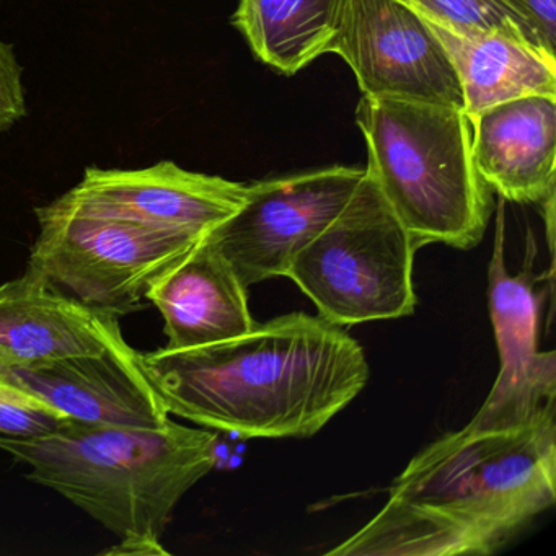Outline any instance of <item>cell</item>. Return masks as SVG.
<instances>
[{
    "mask_svg": "<svg viewBox=\"0 0 556 556\" xmlns=\"http://www.w3.org/2000/svg\"><path fill=\"white\" fill-rule=\"evenodd\" d=\"M406 2L426 21L454 34L497 31V34L522 38L533 47L546 51L535 34L500 0H406Z\"/></svg>",
    "mask_w": 556,
    "mask_h": 556,
    "instance_id": "17",
    "label": "cell"
},
{
    "mask_svg": "<svg viewBox=\"0 0 556 556\" xmlns=\"http://www.w3.org/2000/svg\"><path fill=\"white\" fill-rule=\"evenodd\" d=\"M343 0H239L233 25L255 56L294 76L328 53Z\"/></svg>",
    "mask_w": 556,
    "mask_h": 556,
    "instance_id": "16",
    "label": "cell"
},
{
    "mask_svg": "<svg viewBox=\"0 0 556 556\" xmlns=\"http://www.w3.org/2000/svg\"><path fill=\"white\" fill-rule=\"evenodd\" d=\"M125 341L119 315L58 294L28 273L0 286V367L99 354Z\"/></svg>",
    "mask_w": 556,
    "mask_h": 556,
    "instance_id": "13",
    "label": "cell"
},
{
    "mask_svg": "<svg viewBox=\"0 0 556 556\" xmlns=\"http://www.w3.org/2000/svg\"><path fill=\"white\" fill-rule=\"evenodd\" d=\"M22 74L24 70L15 56L14 45L0 40V135L14 128L27 116Z\"/></svg>",
    "mask_w": 556,
    "mask_h": 556,
    "instance_id": "19",
    "label": "cell"
},
{
    "mask_svg": "<svg viewBox=\"0 0 556 556\" xmlns=\"http://www.w3.org/2000/svg\"><path fill=\"white\" fill-rule=\"evenodd\" d=\"M356 123L367 142V174L416 245L468 250L483 239L491 190L471 154L464 110L363 97Z\"/></svg>",
    "mask_w": 556,
    "mask_h": 556,
    "instance_id": "4",
    "label": "cell"
},
{
    "mask_svg": "<svg viewBox=\"0 0 556 556\" xmlns=\"http://www.w3.org/2000/svg\"><path fill=\"white\" fill-rule=\"evenodd\" d=\"M556 500L555 405L503 431L460 429L419 452L389 501L328 555H491Z\"/></svg>",
    "mask_w": 556,
    "mask_h": 556,
    "instance_id": "1",
    "label": "cell"
},
{
    "mask_svg": "<svg viewBox=\"0 0 556 556\" xmlns=\"http://www.w3.org/2000/svg\"><path fill=\"white\" fill-rule=\"evenodd\" d=\"M428 24L454 64L468 118L520 97H556V56L510 35H458Z\"/></svg>",
    "mask_w": 556,
    "mask_h": 556,
    "instance_id": "15",
    "label": "cell"
},
{
    "mask_svg": "<svg viewBox=\"0 0 556 556\" xmlns=\"http://www.w3.org/2000/svg\"><path fill=\"white\" fill-rule=\"evenodd\" d=\"M35 214L40 232L25 273L58 294L119 317L141 307L152 282L203 242L100 213L70 193Z\"/></svg>",
    "mask_w": 556,
    "mask_h": 556,
    "instance_id": "5",
    "label": "cell"
},
{
    "mask_svg": "<svg viewBox=\"0 0 556 556\" xmlns=\"http://www.w3.org/2000/svg\"><path fill=\"white\" fill-rule=\"evenodd\" d=\"M53 406L0 379V435L38 438L67 421Z\"/></svg>",
    "mask_w": 556,
    "mask_h": 556,
    "instance_id": "18",
    "label": "cell"
},
{
    "mask_svg": "<svg viewBox=\"0 0 556 556\" xmlns=\"http://www.w3.org/2000/svg\"><path fill=\"white\" fill-rule=\"evenodd\" d=\"M470 123L475 167L491 191L540 206L555 198L556 97L497 103Z\"/></svg>",
    "mask_w": 556,
    "mask_h": 556,
    "instance_id": "12",
    "label": "cell"
},
{
    "mask_svg": "<svg viewBox=\"0 0 556 556\" xmlns=\"http://www.w3.org/2000/svg\"><path fill=\"white\" fill-rule=\"evenodd\" d=\"M102 555L115 556H168L170 553L162 546L161 540L149 536L129 535L123 536L122 543L105 549Z\"/></svg>",
    "mask_w": 556,
    "mask_h": 556,
    "instance_id": "21",
    "label": "cell"
},
{
    "mask_svg": "<svg viewBox=\"0 0 556 556\" xmlns=\"http://www.w3.org/2000/svg\"><path fill=\"white\" fill-rule=\"evenodd\" d=\"M533 240L519 275L507 271L504 258V213L497 207L494 247L488 268V304L500 353V372L477 415L464 429L503 431L532 421L556 400L555 351H539L542 294L535 291Z\"/></svg>",
    "mask_w": 556,
    "mask_h": 556,
    "instance_id": "9",
    "label": "cell"
},
{
    "mask_svg": "<svg viewBox=\"0 0 556 556\" xmlns=\"http://www.w3.org/2000/svg\"><path fill=\"white\" fill-rule=\"evenodd\" d=\"M539 38L542 47L556 56V0H500Z\"/></svg>",
    "mask_w": 556,
    "mask_h": 556,
    "instance_id": "20",
    "label": "cell"
},
{
    "mask_svg": "<svg viewBox=\"0 0 556 556\" xmlns=\"http://www.w3.org/2000/svg\"><path fill=\"white\" fill-rule=\"evenodd\" d=\"M328 53L343 58L363 97L464 110L444 45L406 0H343Z\"/></svg>",
    "mask_w": 556,
    "mask_h": 556,
    "instance_id": "8",
    "label": "cell"
},
{
    "mask_svg": "<svg viewBox=\"0 0 556 556\" xmlns=\"http://www.w3.org/2000/svg\"><path fill=\"white\" fill-rule=\"evenodd\" d=\"M418 249L366 170L346 206L298 253L286 276L338 327L392 320L415 312Z\"/></svg>",
    "mask_w": 556,
    "mask_h": 556,
    "instance_id": "6",
    "label": "cell"
},
{
    "mask_svg": "<svg viewBox=\"0 0 556 556\" xmlns=\"http://www.w3.org/2000/svg\"><path fill=\"white\" fill-rule=\"evenodd\" d=\"M366 170L330 167L249 185L242 206L206 237L245 288L286 276L340 211Z\"/></svg>",
    "mask_w": 556,
    "mask_h": 556,
    "instance_id": "7",
    "label": "cell"
},
{
    "mask_svg": "<svg viewBox=\"0 0 556 556\" xmlns=\"http://www.w3.org/2000/svg\"><path fill=\"white\" fill-rule=\"evenodd\" d=\"M0 448L43 484L86 510L119 539L161 540L181 497L217 465L211 429L168 421L161 428L67 419L38 438L0 435Z\"/></svg>",
    "mask_w": 556,
    "mask_h": 556,
    "instance_id": "3",
    "label": "cell"
},
{
    "mask_svg": "<svg viewBox=\"0 0 556 556\" xmlns=\"http://www.w3.org/2000/svg\"><path fill=\"white\" fill-rule=\"evenodd\" d=\"M0 379L76 421L138 428L170 421L142 354L126 341L99 354L0 367Z\"/></svg>",
    "mask_w": 556,
    "mask_h": 556,
    "instance_id": "10",
    "label": "cell"
},
{
    "mask_svg": "<svg viewBox=\"0 0 556 556\" xmlns=\"http://www.w3.org/2000/svg\"><path fill=\"white\" fill-rule=\"evenodd\" d=\"M172 415L240 438H311L369 380L343 328L295 312L193 350L142 354Z\"/></svg>",
    "mask_w": 556,
    "mask_h": 556,
    "instance_id": "2",
    "label": "cell"
},
{
    "mask_svg": "<svg viewBox=\"0 0 556 556\" xmlns=\"http://www.w3.org/2000/svg\"><path fill=\"white\" fill-rule=\"evenodd\" d=\"M245 286L206 239L152 282L146 299L164 317L167 350H193L249 333Z\"/></svg>",
    "mask_w": 556,
    "mask_h": 556,
    "instance_id": "14",
    "label": "cell"
},
{
    "mask_svg": "<svg viewBox=\"0 0 556 556\" xmlns=\"http://www.w3.org/2000/svg\"><path fill=\"white\" fill-rule=\"evenodd\" d=\"M67 193L100 213L204 240L242 206L249 185L162 161L139 170L89 167Z\"/></svg>",
    "mask_w": 556,
    "mask_h": 556,
    "instance_id": "11",
    "label": "cell"
}]
</instances>
